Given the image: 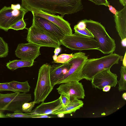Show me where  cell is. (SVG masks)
<instances>
[{"instance_id": "33", "label": "cell", "mask_w": 126, "mask_h": 126, "mask_svg": "<svg viewBox=\"0 0 126 126\" xmlns=\"http://www.w3.org/2000/svg\"><path fill=\"white\" fill-rule=\"evenodd\" d=\"M111 87L109 85H106L102 89L103 91L104 92H108L110 90Z\"/></svg>"}, {"instance_id": "31", "label": "cell", "mask_w": 126, "mask_h": 126, "mask_svg": "<svg viewBox=\"0 0 126 126\" xmlns=\"http://www.w3.org/2000/svg\"><path fill=\"white\" fill-rule=\"evenodd\" d=\"M74 27L79 30H83L84 29L86 28V25L85 23L82 20L75 25Z\"/></svg>"}, {"instance_id": "9", "label": "cell", "mask_w": 126, "mask_h": 126, "mask_svg": "<svg viewBox=\"0 0 126 126\" xmlns=\"http://www.w3.org/2000/svg\"><path fill=\"white\" fill-rule=\"evenodd\" d=\"M26 40L30 42L41 47L55 48L60 47L61 45L60 41L32 25L28 29Z\"/></svg>"}, {"instance_id": "22", "label": "cell", "mask_w": 126, "mask_h": 126, "mask_svg": "<svg viewBox=\"0 0 126 126\" xmlns=\"http://www.w3.org/2000/svg\"><path fill=\"white\" fill-rule=\"evenodd\" d=\"M6 115L8 117H19L23 118H38L40 114L29 113H24L22 112L16 111L12 113H7Z\"/></svg>"}, {"instance_id": "26", "label": "cell", "mask_w": 126, "mask_h": 126, "mask_svg": "<svg viewBox=\"0 0 126 126\" xmlns=\"http://www.w3.org/2000/svg\"><path fill=\"white\" fill-rule=\"evenodd\" d=\"M24 18L17 21L15 24L10 27V29H12L16 30H22L26 28V23L24 21Z\"/></svg>"}, {"instance_id": "7", "label": "cell", "mask_w": 126, "mask_h": 126, "mask_svg": "<svg viewBox=\"0 0 126 126\" xmlns=\"http://www.w3.org/2000/svg\"><path fill=\"white\" fill-rule=\"evenodd\" d=\"M27 12L19 4L4 6L0 10V29L7 32L10 27L24 18Z\"/></svg>"}, {"instance_id": "5", "label": "cell", "mask_w": 126, "mask_h": 126, "mask_svg": "<svg viewBox=\"0 0 126 126\" xmlns=\"http://www.w3.org/2000/svg\"><path fill=\"white\" fill-rule=\"evenodd\" d=\"M61 45L72 50L95 49L99 50V46L95 39L75 32L65 35L60 40Z\"/></svg>"}, {"instance_id": "14", "label": "cell", "mask_w": 126, "mask_h": 126, "mask_svg": "<svg viewBox=\"0 0 126 126\" xmlns=\"http://www.w3.org/2000/svg\"><path fill=\"white\" fill-rule=\"evenodd\" d=\"M31 12L33 15L40 16L54 24L60 28L66 35H71L73 33L70 24L61 16L49 14L40 10L33 11Z\"/></svg>"}, {"instance_id": "27", "label": "cell", "mask_w": 126, "mask_h": 126, "mask_svg": "<svg viewBox=\"0 0 126 126\" xmlns=\"http://www.w3.org/2000/svg\"><path fill=\"white\" fill-rule=\"evenodd\" d=\"M74 29L75 32L79 33L83 35L94 38L91 32L86 28L84 30H80L74 27Z\"/></svg>"}, {"instance_id": "21", "label": "cell", "mask_w": 126, "mask_h": 126, "mask_svg": "<svg viewBox=\"0 0 126 126\" xmlns=\"http://www.w3.org/2000/svg\"><path fill=\"white\" fill-rule=\"evenodd\" d=\"M120 78L118 83V90L119 91L126 90V67L122 66L120 70Z\"/></svg>"}, {"instance_id": "3", "label": "cell", "mask_w": 126, "mask_h": 126, "mask_svg": "<svg viewBox=\"0 0 126 126\" xmlns=\"http://www.w3.org/2000/svg\"><path fill=\"white\" fill-rule=\"evenodd\" d=\"M83 20L98 44L99 51L104 54L113 53L116 48L115 41L109 35L105 27L98 22L91 19Z\"/></svg>"}, {"instance_id": "12", "label": "cell", "mask_w": 126, "mask_h": 126, "mask_svg": "<svg viewBox=\"0 0 126 126\" xmlns=\"http://www.w3.org/2000/svg\"><path fill=\"white\" fill-rule=\"evenodd\" d=\"M110 68L104 70L98 73L91 80L92 87L100 90L105 86L109 85L115 87L117 84V76L112 72Z\"/></svg>"}, {"instance_id": "25", "label": "cell", "mask_w": 126, "mask_h": 126, "mask_svg": "<svg viewBox=\"0 0 126 126\" xmlns=\"http://www.w3.org/2000/svg\"><path fill=\"white\" fill-rule=\"evenodd\" d=\"M35 104L34 101L30 102L24 103L22 106V111L26 113H31Z\"/></svg>"}, {"instance_id": "35", "label": "cell", "mask_w": 126, "mask_h": 126, "mask_svg": "<svg viewBox=\"0 0 126 126\" xmlns=\"http://www.w3.org/2000/svg\"><path fill=\"white\" fill-rule=\"evenodd\" d=\"M123 66L126 67V52L125 55L124 56V58L123 60Z\"/></svg>"}, {"instance_id": "36", "label": "cell", "mask_w": 126, "mask_h": 126, "mask_svg": "<svg viewBox=\"0 0 126 126\" xmlns=\"http://www.w3.org/2000/svg\"><path fill=\"white\" fill-rule=\"evenodd\" d=\"M61 48L60 47L56 48L55 49L54 53L55 55L57 56L58 54L61 52Z\"/></svg>"}, {"instance_id": "34", "label": "cell", "mask_w": 126, "mask_h": 126, "mask_svg": "<svg viewBox=\"0 0 126 126\" xmlns=\"http://www.w3.org/2000/svg\"><path fill=\"white\" fill-rule=\"evenodd\" d=\"M121 45L122 47H126V38L121 40Z\"/></svg>"}, {"instance_id": "10", "label": "cell", "mask_w": 126, "mask_h": 126, "mask_svg": "<svg viewBox=\"0 0 126 126\" xmlns=\"http://www.w3.org/2000/svg\"><path fill=\"white\" fill-rule=\"evenodd\" d=\"M32 24L58 40L66 35L59 27L47 19L37 16L33 15Z\"/></svg>"}, {"instance_id": "18", "label": "cell", "mask_w": 126, "mask_h": 126, "mask_svg": "<svg viewBox=\"0 0 126 126\" xmlns=\"http://www.w3.org/2000/svg\"><path fill=\"white\" fill-rule=\"evenodd\" d=\"M70 100L67 105L54 112L52 114L57 115L60 113L65 114L74 113L82 107L84 105L83 101L79 99L74 98Z\"/></svg>"}, {"instance_id": "1", "label": "cell", "mask_w": 126, "mask_h": 126, "mask_svg": "<svg viewBox=\"0 0 126 126\" xmlns=\"http://www.w3.org/2000/svg\"><path fill=\"white\" fill-rule=\"evenodd\" d=\"M21 6L27 12L40 10L51 14L58 13L63 17L66 14L82 10L81 0H21Z\"/></svg>"}, {"instance_id": "2", "label": "cell", "mask_w": 126, "mask_h": 126, "mask_svg": "<svg viewBox=\"0 0 126 126\" xmlns=\"http://www.w3.org/2000/svg\"><path fill=\"white\" fill-rule=\"evenodd\" d=\"M122 57L116 53H112L98 58H88L82 70L83 79L91 81L98 73L118 64Z\"/></svg>"}, {"instance_id": "29", "label": "cell", "mask_w": 126, "mask_h": 126, "mask_svg": "<svg viewBox=\"0 0 126 126\" xmlns=\"http://www.w3.org/2000/svg\"><path fill=\"white\" fill-rule=\"evenodd\" d=\"M98 5H104L108 6L110 3L107 0H88Z\"/></svg>"}, {"instance_id": "30", "label": "cell", "mask_w": 126, "mask_h": 126, "mask_svg": "<svg viewBox=\"0 0 126 126\" xmlns=\"http://www.w3.org/2000/svg\"><path fill=\"white\" fill-rule=\"evenodd\" d=\"M59 98L63 107L67 105L70 101L68 97L63 94L60 95Z\"/></svg>"}, {"instance_id": "11", "label": "cell", "mask_w": 126, "mask_h": 126, "mask_svg": "<svg viewBox=\"0 0 126 126\" xmlns=\"http://www.w3.org/2000/svg\"><path fill=\"white\" fill-rule=\"evenodd\" d=\"M56 89L59 94L66 96L70 100L74 98L83 99L85 96L83 85L79 81L61 84Z\"/></svg>"}, {"instance_id": "32", "label": "cell", "mask_w": 126, "mask_h": 126, "mask_svg": "<svg viewBox=\"0 0 126 126\" xmlns=\"http://www.w3.org/2000/svg\"><path fill=\"white\" fill-rule=\"evenodd\" d=\"M109 11L114 15H116L117 11L112 6L109 4L108 6Z\"/></svg>"}, {"instance_id": "4", "label": "cell", "mask_w": 126, "mask_h": 126, "mask_svg": "<svg viewBox=\"0 0 126 126\" xmlns=\"http://www.w3.org/2000/svg\"><path fill=\"white\" fill-rule=\"evenodd\" d=\"M51 66L47 63L43 64L39 69L37 81L34 92V101L36 104L44 102L53 89L50 77Z\"/></svg>"}, {"instance_id": "16", "label": "cell", "mask_w": 126, "mask_h": 126, "mask_svg": "<svg viewBox=\"0 0 126 126\" xmlns=\"http://www.w3.org/2000/svg\"><path fill=\"white\" fill-rule=\"evenodd\" d=\"M116 31L121 40L126 38V6L114 15Z\"/></svg>"}, {"instance_id": "6", "label": "cell", "mask_w": 126, "mask_h": 126, "mask_svg": "<svg viewBox=\"0 0 126 126\" xmlns=\"http://www.w3.org/2000/svg\"><path fill=\"white\" fill-rule=\"evenodd\" d=\"M32 99L30 94L17 92L4 94L0 93V110L23 112V104Z\"/></svg>"}, {"instance_id": "17", "label": "cell", "mask_w": 126, "mask_h": 126, "mask_svg": "<svg viewBox=\"0 0 126 126\" xmlns=\"http://www.w3.org/2000/svg\"><path fill=\"white\" fill-rule=\"evenodd\" d=\"M71 60L68 62L62 63L53 64L51 65L50 69V77L51 83L53 87L57 81L64 75L63 70L65 67L71 65Z\"/></svg>"}, {"instance_id": "24", "label": "cell", "mask_w": 126, "mask_h": 126, "mask_svg": "<svg viewBox=\"0 0 126 126\" xmlns=\"http://www.w3.org/2000/svg\"><path fill=\"white\" fill-rule=\"evenodd\" d=\"M8 44L0 37V58L6 57L8 55Z\"/></svg>"}, {"instance_id": "37", "label": "cell", "mask_w": 126, "mask_h": 126, "mask_svg": "<svg viewBox=\"0 0 126 126\" xmlns=\"http://www.w3.org/2000/svg\"><path fill=\"white\" fill-rule=\"evenodd\" d=\"M120 3L123 6H126V0H119Z\"/></svg>"}, {"instance_id": "28", "label": "cell", "mask_w": 126, "mask_h": 126, "mask_svg": "<svg viewBox=\"0 0 126 126\" xmlns=\"http://www.w3.org/2000/svg\"><path fill=\"white\" fill-rule=\"evenodd\" d=\"M10 91L16 92V91L10 85L9 82L0 83V92Z\"/></svg>"}, {"instance_id": "40", "label": "cell", "mask_w": 126, "mask_h": 126, "mask_svg": "<svg viewBox=\"0 0 126 126\" xmlns=\"http://www.w3.org/2000/svg\"><path fill=\"white\" fill-rule=\"evenodd\" d=\"M57 56L55 55H54L53 56V60H55L57 58Z\"/></svg>"}, {"instance_id": "38", "label": "cell", "mask_w": 126, "mask_h": 126, "mask_svg": "<svg viewBox=\"0 0 126 126\" xmlns=\"http://www.w3.org/2000/svg\"><path fill=\"white\" fill-rule=\"evenodd\" d=\"M122 97L125 100H126V93H124L122 95Z\"/></svg>"}, {"instance_id": "23", "label": "cell", "mask_w": 126, "mask_h": 126, "mask_svg": "<svg viewBox=\"0 0 126 126\" xmlns=\"http://www.w3.org/2000/svg\"><path fill=\"white\" fill-rule=\"evenodd\" d=\"M74 55V54H62L57 56L56 59L54 60L52 63H66L71 60Z\"/></svg>"}, {"instance_id": "15", "label": "cell", "mask_w": 126, "mask_h": 126, "mask_svg": "<svg viewBox=\"0 0 126 126\" xmlns=\"http://www.w3.org/2000/svg\"><path fill=\"white\" fill-rule=\"evenodd\" d=\"M63 107L59 97L53 101L42 103L32 110L31 113H35L40 115L51 114L54 112Z\"/></svg>"}, {"instance_id": "20", "label": "cell", "mask_w": 126, "mask_h": 126, "mask_svg": "<svg viewBox=\"0 0 126 126\" xmlns=\"http://www.w3.org/2000/svg\"><path fill=\"white\" fill-rule=\"evenodd\" d=\"M9 83L11 86L17 92L27 93L30 91L31 88L28 81L22 82L13 80Z\"/></svg>"}, {"instance_id": "8", "label": "cell", "mask_w": 126, "mask_h": 126, "mask_svg": "<svg viewBox=\"0 0 126 126\" xmlns=\"http://www.w3.org/2000/svg\"><path fill=\"white\" fill-rule=\"evenodd\" d=\"M71 60V65L67 73L57 82L59 84L72 81H79L83 79L82 70L88 56L85 53L79 52L74 53Z\"/></svg>"}, {"instance_id": "13", "label": "cell", "mask_w": 126, "mask_h": 126, "mask_svg": "<svg viewBox=\"0 0 126 126\" xmlns=\"http://www.w3.org/2000/svg\"><path fill=\"white\" fill-rule=\"evenodd\" d=\"M40 47L30 42L19 44L15 51V54L17 57L21 59L34 61L41 55Z\"/></svg>"}, {"instance_id": "19", "label": "cell", "mask_w": 126, "mask_h": 126, "mask_svg": "<svg viewBox=\"0 0 126 126\" xmlns=\"http://www.w3.org/2000/svg\"><path fill=\"white\" fill-rule=\"evenodd\" d=\"M34 62L21 59L16 60L10 61L7 63L6 66L8 69L13 71L20 68L31 67L33 65Z\"/></svg>"}, {"instance_id": "39", "label": "cell", "mask_w": 126, "mask_h": 126, "mask_svg": "<svg viewBox=\"0 0 126 126\" xmlns=\"http://www.w3.org/2000/svg\"><path fill=\"white\" fill-rule=\"evenodd\" d=\"M64 114L62 113H59L57 115L58 117H63L64 116Z\"/></svg>"}]
</instances>
